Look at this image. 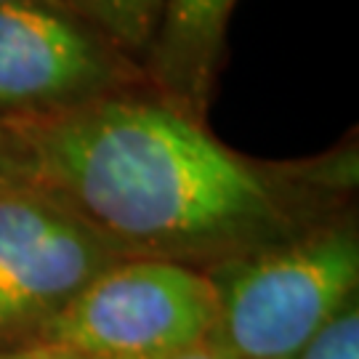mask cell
Instances as JSON below:
<instances>
[{
  "label": "cell",
  "mask_w": 359,
  "mask_h": 359,
  "mask_svg": "<svg viewBox=\"0 0 359 359\" xmlns=\"http://www.w3.org/2000/svg\"><path fill=\"white\" fill-rule=\"evenodd\" d=\"M32 181L123 258L210 271L351 208L357 144L295 163L229 149L154 88L16 126Z\"/></svg>",
  "instance_id": "6da1fadb"
},
{
  "label": "cell",
  "mask_w": 359,
  "mask_h": 359,
  "mask_svg": "<svg viewBox=\"0 0 359 359\" xmlns=\"http://www.w3.org/2000/svg\"><path fill=\"white\" fill-rule=\"evenodd\" d=\"M218 295L208 344L234 359H295L359 295L354 205L205 271Z\"/></svg>",
  "instance_id": "7a4b0ae2"
},
{
  "label": "cell",
  "mask_w": 359,
  "mask_h": 359,
  "mask_svg": "<svg viewBox=\"0 0 359 359\" xmlns=\"http://www.w3.org/2000/svg\"><path fill=\"white\" fill-rule=\"evenodd\" d=\"M218 295L205 271L154 258H120L93 277L40 341L83 359H157L208 344Z\"/></svg>",
  "instance_id": "3957f363"
},
{
  "label": "cell",
  "mask_w": 359,
  "mask_h": 359,
  "mask_svg": "<svg viewBox=\"0 0 359 359\" xmlns=\"http://www.w3.org/2000/svg\"><path fill=\"white\" fill-rule=\"evenodd\" d=\"M144 88H152L144 67L59 0L0 3L3 128L69 115Z\"/></svg>",
  "instance_id": "277c9868"
},
{
  "label": "cell",
  "mask_w": 359,
  "mask_h": 359,
  "mask_svg": "<svg viewBox=\"0 0 359 359\" xmlns=\"http://www.w3.org/2000/svg\"><path fill=\"white\" fill-rule=\"evenodd\" d=\"M120 258L35 181L0 189V351L40 341L67 304Z\"/></svg>",
  "instance_id": "5b68a950"
},
{
  "label": "cell",
  "mask_w": 359,
  "mask_h": 359,
  "mask_svg": "<svg viewBox=\"0 0 359 359\" xmlns=\"http://www.w3.org/2000/svg\"><path fill=\"white\" fill-rule=\"evenodd\" d=\"M234 3L237 0H165L163 25L147 62L152 88L203 123L224 67Z\"/></svg>",
  "instance_id": "8992f818"
},
{
  "label": "cell",
  "mask_w": 359,
  "mask_h": 359,
  "mask_svg": "<svg viewBox=\"0 0 359 359\" xmlns=\"http://www.w3.org/2000/svg\"><path fill=\"white\" fill-rule=\"evenodd\" d=\"M69 11L88 22L130 62L144 67L152 56L154 40L163 25L165 0H59Z\"/></svg>",
  "instance_id": "52a82bcc"
},
{
  "label": "cell",
  "mask_w": 359,
  "mask_h": 359,
  "mask_svg": "<svg viewBox=\"0 0 359 359\" xmlns=\"http://www.w3.org/2000/svg\"><path fill=\"white\" fill-rule=\"evenodd\" d=\"M295 359H359V295L348 301Z\"/></svg>",
  "instance_id": "ba28073f"
},
{
  "label": "cell",
  "mask_w": 359,
  "mask_h": 359,
  "mask_svg": "<svg viewBox=\"0 0 359 359\" xmlns=\"http://www.w3.org/2000/svg\"><path fill=\"white\" fill-rule=\"evenodd\" d=\"M32 184V170L25 147L13 136L11 128L0 126V189Z\"/></svg>",
  "instance_id": "9c48e42d"
},
{
  "label": "cell",
  "mask_w": 359,
  "mask_h": 359,
  "mask_svg": "<svg viewBox=\"0 0 359 359\" xmlns=\"http://www.w3.org/2000/svg\"><path fill=\"white\" fill-rule=\"evenodd\" d=\"M0 359H83V357H77L75 351H69L65 346L48 344V341H32V344H25V346L3 348Z\"/></svg>",
  "instance_id": "30bf717a"
},
{
  "label": "cell",
  "mask_w": 359,
  "mask_h": 359,
  "mask_svg": "<svg viewBox=\"0 0 359 359\" xmlns=\"http://www.w3.org/2000/svg\"><path fill=\"white\" fill-rule=\"evenodd\" d=\"M157 359H234L231 354L216 348L213 344H200L194 348H187V351H179V354H168V357H157Z\"/></svg>",
  "instance_id": "8fae6325"
},
{
  "label": "cell",
  "mask_w": 359,
  "mask_h": 359,
  "mask_svg": "<svg viewBox=\"0 0 359 359\" xmlns=\"http://www.w3.org/2000/svg\"><path fill=\"white\" fill-rule=\"evenodd\" d=\"M0 3H8V0H0Z\"/></svg>",
  "instance_id": "7c38bea8"
}]
</instances>
